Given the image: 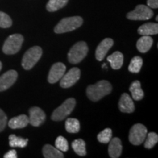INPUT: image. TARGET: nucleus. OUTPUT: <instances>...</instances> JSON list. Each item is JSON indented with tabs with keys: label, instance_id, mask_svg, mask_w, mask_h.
<instances>
[{
	"label": "nucleus",
	"instance_id": "1",
	"mask_svg": "<svg viewBox=\"0 0 158 158\" xmlns=\"http://www.w3.org/2000/svg\"><path fill=\"white\" fill-rule=\"evenodd\" d=\"M111 91V84L108 81L102 80L95 84L89 85L86 89V95L90 100L97 102L110 94Z\"/></svg>",
	"mask_w": 158,
	"mask_h": 158
},
{
	"label": "nucleus",
	"instance_id": "2",
	"mask_svg": "<svg viewBox=\"0 0 158 158\" xmlns=\"http://www.w3.org/2000/svg\"><path fill=\"white\" fill-rule=\"evenodd\" d=\"M83 22L84 20L80 16L64 18L54 27V32L56 34H62L76 30L83 24Z\"/></svg>",
	"mask_w": 158,
	"mask_h": 158
},
{
	"label": "nucleus",
	"instance_id": "3",
	"mask_svg": "<svg viewBox=\"0 0 158 158\" xmlns=\"http://www.w3.org/2000/svg\"><path fill=\"white\" fill-rule=\"evenodd\" d=\"M88 51L87 44L84 41H80L70 48L68 54V61L71 64H78L86 56Z\"/></svg>",
	"mask_w": 158,
	"mask_h": 158
},
{
	"label": "nucleus",
	"instance_id": "4",
	"mask_svg": "<svg viewBox=\"0 0 158 158\" xmlns=\"http://www.w3.org/2000/svg\"><path fill=\"white\" fill-rule=\"evenodd\" d=\"M43 50L40 46H34L25 52L22 59V67L25 70H31L41 58Z\"/></svg>",
	"mask_w": 158,
	"mask_h": 158
},
{
	"label": "nucleus",
	"instance_id": "5",
	"mask_svg": "<svg viewBox=\"0 0 158 158\" xmlns=\"http://www.w3.org/2000/svg\"><path fill=\"white\" fill-rule=\"evenodd\" d=\"M76 101L74 98H68L59 107L56 108L51 115L53 121H62L70 115L76 106Z\"/></svg>",
	"mask_w": 158,
	"mask_h": 158
},
{
	"label": "nucleus",
	"instance_id": "6",
	"mask_svg": "<svg viewBox=\"0 0 158 158\" xmlns=\"http://www.w3.org/2000/svg\"><path fill=\"white\" fill-rule=\"evenodd\" d=\"M23 42V37L20 34H14L7 37L2 47L5 54L13 55L16 54L21 48Z\"/></svg>",
	"mask_w": 158,
	"mask_h": 158
},
{
	"label": "nucleus",
	"instance_id": "7",
	"mask_svg": "<svg viewBox=\"0 0 158 158\" xmlns=\"http://www.w3.org/2000/svg\"><path fill=\"white\" fill-rule=\"evenodd\" d=\"M147 129L143 124H135L132 127L129 133V141L133 145L138 146L143 143L147 135Z\"/></svg>",
	"mask_w": 158,
	"mask_h": 158
},
{
	"label": "nucleus",
	"instance_id": "8",
	"mask_svg": "<svg viewBox=\"0 0 158 158\" xmlns=\"http://www.w3.org/2000/svg\"><path fill=\"white\" fill-rule=\"evenodd\" d=\"M153 15V11L148 6L138 5L134 10L127 13V19L132 21H147L151 19Z\"/></svg>",
	"mask_w": 158,
	"mask_h": 158
},
{
	"label": "nucleus",
	"instance_id": "9",
	"mask_svg": "<svg viewBox=\"0 0 158 158\" xmlns=\"http://www.w3.org/2000/svg\"><path fill=\"white\" fill-rule=\"evenodd\" d=\"M81 77V70L78 68H73L60 79L61 87L70 88L78 81Z\"/></svg>",
	"mask_w": 158,
	"mask_h": 158
},
{
	"label": "nucleus",
	"instance_id": "10",
	"mask_svg": "<svg viewBox=\"0 0 158 158\" xmlns=\"http://www.w3.org/2000/svg\"><path fill=\"white\" fill-rule=\"evenodd\" d=\"M66 71V66L62 62H56L52 65L48 76V81L50 84H55L64 76Z\"/></svg>",
	"mask_w": 158,
	"mask_h": 158
},
{
	"label": "nucleus",
	"instance_id": "11",
	"mask_svg": "<svg viewBox=\"0 0 158 158\" xmlns=\"http://www.w3.org/2000/svg\"><path fill=\"white\" fill-rule=\"evenodd\" d=\"M17 78L18 73L13 70L7 71L0 76V92L8 89L16 81Z\"/></svg>",
	"mask_w": 158,
	"mask_h": 158
},
{
	"label": "nucleus",
	"instance_id": "12",
	"mask_svg": "<svg viewBox=\"0 0 158 158\" xmlns=\"http://www.w3.org/2000/svg\"><path fill=\"white\" fill-rule=\"evenodd\" d=\"M29 124L34 127H39L45 120V114L39 107H32L29 110Z\"/></svg>",
	"mask_w": 158,
	"mask_h": 158
},
{
	"label": "nucleus",
	"instance_id": "13",
	"mask_svg": "<svg viewBox=\"0 0 158 158\" xmlns=\"http://www.w3.org/2000/svg\"><path fill=\"white\" fill-rule=\"evenodd\" d=\"M114 45V40L111 38H106L97 47L95 51V58L97 60H103L108 51Z\"/></svg>",
	"mask_w": 158,
	"mask_h": 158
},
{
	"label": "nucleus",
	"instance_id": "14",
	"mask_svg": "<svg viewBox=\"0 0 158 158\" xmlns=\"http://www.w3.org/2000/svg\"><path fill=\"white\" fill-rule=\"evenodd\" d=\"M118 108L123 113L130 114L135 110V105L132 98L127 93H123L118 102Z\"/></svg>",
	"mask_w": 158,
	"mask_h": 158
},
{
	"label": "nucleus",
	"instance_id": "15",
	"mask_svg": "<svg viewBox=\"0 0 158 158\" xmlns=\"http://www.w3.org/2000/svg\"><path fill=\"white\" fill-rule=\"evenodd\" d=\"M108 146V155L111 158H118L122 155V145L121 140L118 138L110 139Z\"/></svg>",
	"mask_w": 158,
	"mask_h": 158
},
{
	"label": "nucleus",
	"instance_id": "16",
	"mask_svg": "<svg viewBox=\"0 0 158 158\" xmlns=\"http://www.w3.org/2000/svg\"><path fill=\"white\" fill-rule=\"evenodd\" d=\"M29 124V117L25 114L12 118L8 122V126L11 129H21L26 127Z\"/></svg>",
	"mask_w": 158,
	"mask_h": 158
},
{
	"label": "nucleus",
	"instance_id": "17",
	"mask_svg": "<svg viewBox=\"0 0 158 158\" xmlns=\"http://www.w3.org/2000/svg\"><path fill=\"white\" fill-rule=\"evenodd\" d=\"M107 61L110 62V67L114 70H118L123 65L124 56L119 51H115L107 57Z\"/></svg>",
	"mask_w": 158,
	"mask_h": 158
},
{
	"label": "nucleus",
	"instance_id": "18",
	"mask_svg": "<svg viewBox=\"0 0 158 158\" xmlns=\"http://www.w3.org/2000/svg\"><path fill=\"white\" fill-rule=\"evenodd\" d=\"M153 44V39L148 35H143L141 38L137 41L136 43V48L139 52L147 53L149 49L151 48L152 45Z\"/></svg>",
	"mask_w": 158,
	"mask_h": 158
},
{
	"label": "nucleus",
	"instance_id": "19",
	"mask_svg": "<svg viewBox=\"0 0 158 158\" xmlns=\"http://www.w3.org/2000/svg\"><path fill=\"white\" fill-rule=\"evenodd\" d=\"M138 33L141 35H154L158 33V24L155 23H147L138 29Z\"/></svg>",
	"mask_w": 158,
	"mask_h": 158
},
{
	"label": "nucleus",
	"instance_id": "20",
	"mask_svg": "<svg viewBox=\"0 0 158 158\" xmlns=\"http://www.w3.org/2000/svg\"><path fill=\"white\" fill-rule=\"evenodd\" d=\"M43 157L45 158H63L64 157L62 152L50 144H45L43 147Z\"/></svg>",
	"mask_w": 158,
	"mask_h": 158
},
{
	"label": "nucleus",
	"instance_id": "21",
	"mask_svg": "<svg viewBox=\"0 0 158 158\" xmlns=\"http://www.w3.org/2000/svg\"><path fill=\"white\" fill-rule=\"evenodd\" d=\"M130 92L132 94V98L136 101L141 100L143 98L144 92L141 89V83L139 81H135L132 83L130 86Z\"/></svg>",
	"mask_w": 158,
	"mask_h": 158
},
{
	"label": "nucleus",
	"instance_id": "22",
	"mask_svg": "<svg viewBox=\"0 0 158 158\" xmlns=\"http://www.w3.org/2000/svg\"><path fill=\"white\" fill-rule=\"evenodd\" d=\"M65 130L70 133H77L80 130V122L77 118H69L65 122Z\"/></svg>",
	"mask_w": 158,
	"mask_h": 158
},
{
	"label": "nucleus",
	"instance_id": "23",
	"mask_svg": "<svg viewBox=\"0 0 158 158\" xmlns=\"http://www.w3.org/2000/svg\"><path fill=\"white\" fill-rule=\"evenodd\" d=\"M28 139H24L21 137H18L15 135L12 134L9 136V144L11 147L24 148L27 146Z\"/></svg>",
	"mask_w": 158,
	"mask_h": 158
},
{
	"label": "nucleus",
	"instance_id": "24",
	"mask_svg": "<svg viewBox=\"0 0 158 158\" xmlns=\"http://www.w3.org/2000/svg\"><path fill=\"white\" fill-rule=\"evenodd\" d=\"M68 2V0H49L46 5V9L48 12H55L62 9Z\"/></svg>",
	"mask_w": 158,
	"mask_h": 158
},
{
	"label": "nucleus",
	"instance_id": "25",
	"mask_svg": "<svg viewBox=\"0 0 158 158\" xmlns=\"http://www.w3.org/2000/svg\"><path fill=\"white\" fill-rule=\"evenodd\" d=\"M72 147L77 155L79 156H85L86 155V143L83 139H76L72 143Z\"/></svg>",
	"mask_w": 158,
	"mask_h": 158
},
{
	"label": "nucleus",
	"instance_id": "26",
	"mask_svg": "<svg viewBox=\"0 0 158 158\" xmlns=\"http://www.w3.org/2000/svg\"><path fill=\"white\" fill-rule=\"evenodd\" d=\"M143 65V59L141 57L136 56L133 57L130 61V63L128 67V70L133 73H138L141 70Z\"/></svg>",
	"mask_w": 158,
	"mask_h": 158
},
{
	"label": "nucleus",
	"instance_id": "27",
	"mask_svg": "<svg viewBox=\"0 0 158 158\" xmlns=\"http://www.w3.org/2000/svg\"><path fill=\"white\" fill-rule=\"evenodd\" d=\"M111 138L112 130L110 128H106L98 135V141L102 143H108Z\"/></svg>",
	"mask_w": 158,
	"mask_h": 158
},
{
	"label": "nucleus",
	"instance_id": "28",
	"mask_svg": "<svg viewBox=\"0 0 158 158\" xmlns=\"http://www.w3.org/2000/svg\"><path fill=\"white\" fill-rule=\"evenodd\" d=\"M147 139L145 141V143H144V147L146 149H150L153 148L155 146V144L157 143L158 141V135L157 133H149L147 135Z\"/></svg>",
	"mask_w": 158,
	"mask_h": 158
},
{
	"label": "nucleus",
	"instance_id": "29",
	"mask_svg": "<svg viewBox=\"0 0 158 158\" xmlns=\"http://www.w3.org/2000/svg\"><path fill=\"white\" fill-rule=\"evenodd\" d=\"M55 146L56 149L60 150L61 152H68L69 149L68 142L67 139L63 136H59L55 141Z\"/></svg>",
	"mask_w": 158,
	"mask_h": 158
},
{
	"label": "nucleus",
	"instance_id": "30",
	"mask_svg": "<svg viewBox=\"0 0 158 158\" xmlns=\"http://www.w3.org/2000/svg\"><path fill=\"white\" fill-rule=\"evenodd\" d=\"M13 21L10 17L5 13L0 11V27L2 28H9L12 26Z\"/></svg>",
	"mask_w": 158,
	"mask_h": 158
},
{
	"label": "nucleus",
	"instance_id": "31",
	"mask_svg": "<svg viewBox=\"0 0 158 158\" xmlns=\"http://www.w3.org/2000/svg\"><path fill=\"white\" fill-rule=\"evenodd\" d=\"M7 117L5 112L2 110L0 109V132L3 131L6 125H7Z\"/></svg>",
	"mask_w": 158,
	"mask_h": 158
},
{
	"label": "nucleus",
	"instance_id": "32",
	"mask_svg": "<svg viewBox=\"0 0 158 158\" xmlns=\"http://www.w3.org/2000/svg\"><path fill=\"white\" fill-rule=\"evenodd\" d=\"M147 6L150 8L157 9L158 7V0H147Z\"/></svg>",
	"mask_w": 158,
	"mask_h": 158
},
{
	"label": "nucleus",
	"instance_id": "33",
	"mask_svg": "<svg viewBox=\"0 0 158 158\" xmlns=\"http://www.w3.org/2000/svg\"><path fill=\"white\" fill-rule=\"evenodd\" d=\"M5 158H16L17 157V152L15 149H12L7 152L4 155Z\"/></svg>",
	"mask_w": 158,
	"mask_h": 158
},
{
	"label": "nucleus",
	"instance_id": "34",
	"mask_svg": "<svg viewBox=\"0 0 158 158\" xmlns=\"http://www.w3.org/2000/svg\"><path fill=\"white\" fill-rule=\"evenodd\" d=\"M2 62H0V71L2 70Z\"/></svg>",
	"mask_w": 158,
	"mask_h": 158
},
{
	"label": "nucleus",
	"instance_id": "35",
	"mask_svg": "<svg viewBox=\"0 0 158 158\" xmlns=\"http://www.w3.org/2000/svg\"><path fill=\"white\" fill-rule=\"evenodd\" d=\"M156 21H158V16L156 17Z\"/></svg>",
	"mask_w": 158,
	"mask_h": 158
}]
</instances>
